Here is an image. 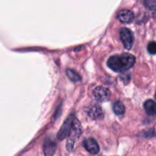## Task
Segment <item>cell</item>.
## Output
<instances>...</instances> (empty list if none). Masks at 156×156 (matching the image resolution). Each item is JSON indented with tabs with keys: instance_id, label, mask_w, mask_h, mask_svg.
Instances as JSON below:
<instances>
[{
	"instance_id": "1",
	"label": "cell",
	"mask_w": 156,
	"mask_h": 156,
	"mask_svg": "<svg viewBox=\"0 0 156 156\" xmlns=\"http://www.w3.org/2000/svg\"><path fill=\"white\" fill-rule=\"evenodd\" d=\"M135 62V56L129 53H123L111 56L108 59V66L117 73H122L133 66Z\"/></svg>"
},
{
	"instance_id": "2",
	"label": "cell",
	"mask_w": 156,
	"mask_h": 156,
	"mask_svg": "<svg viewBox=\"0 0 156 156\" xmlns=\"http://www.w3.org/2000/svg\"><path fill=\"white\" fill-rule=\"evenodd\" d=\"M81 133H82L81 123L77 119L75 118L73 120V125H72L71 130H70L69 134L68 136V140H67L66 143V148L69 152H72L73 150L75 143L80 137Z\"/></svg>"
},
{
	"instance_id": "3",
	"label": "cell",
	"mask_w": 156,
	"mask_h": 156,
	"mask_svg": "<svg viewBox=\"0 0 156 156\" xmlns=\"http://www.w3.org/2000/svg\"><path fill=\"white\" fill-rule=\"evenodd\" d=\"M75 118H76V117H75L74 114H71L69 116L68 118L65 120V122H64L62 127L60 128V129H59V133H58L57 134L58 140H64L67 136H69L70 130H71L73 120H74Z\"/></svg>"
},
{
	"instance_id": "4",
	"label": "cell",
	"mask_w": 156,
	"mask_h": 156,
	"mask_svg": "<svg viewBox=\"0 0 156 156\" xmlns=\"http://www.w3.org/2000/svg\"><path fill=\"white\" fill-rule=\"evenodd\" d=\"M120 36L125 48L126 50H130L133 45L134 41L133 34L131 32V30L126 27H123L120 30Z\"/></svg>"
},
{
	"instance_id": "5",
	"label": "cell",
	"mask_w": 156,
	"mask_h": 156,
	"mask_svg": "<svg viewBox=\"0 0 156 156\" xmlns=\"http://www.w3.org/2000/svg\"><path fill=\"white\" fill-rule=\"evenodd\" d=\"M93 95L97 101L104 102L108 101L111 96V91L105 87H97L93 91Z\"/></svg>"
},
{
	"instance_id": "6",
	"label": "cell",
	"mask_w": 156,
	"mask_h": 156,
	"mask_svg": "<svg viewBox=\"0 0 156 156\" xmlns=\"http://www.w3.org/2000/svg\"><path fill=\"white\" fill-rule=\"evenodd\" d=\"M56 149V143L50 137H47L44 144V152L45 156H53Z\"/></svg>"
},
{
	"instance_id": "7",
	"label": "cell",
	"mask_w": 156,
	"mask_h": 156,
	"mask_svg": "<svg viewBox=\"0 0 156 156\" xmlns=\"http://www.w3.org/2000/svg\"><path fill=\"white\" fill-rule=\"evenodd\" d=\"M83 146L88 152L91 154H97L99 152V146L97 141L93 138H88L83 142Z\"/></svg>"
},
{
	"instance_id": "8",
	"label": "cell",
	"mask_w": 156,
	"mask_h": 156,
	"mask_svg": "<svg viewBox=\"0 0 156 156\" xmlns=\"http://www.w3.org/2000/svg\"><path fill=\"white\" fill-rule=\"evenodd\" d=\"M117 18L123 23H130L134 19V14L128 9H122L117 13Z\"/></svg>"
},
{
	"instance_id": "9",
	"label": "cell",
	"mask_w": 156,
	"mask_h": 156,
	"mask_svg": "<svg viewBox=\"0 0 156 156\" xmlns=\"http://www.w3.org/2000/svg\"><path fill=\"white\" fill-rule=\"evenodd\" d=\"M87 113H88V116L94 120L101 119L104 115L101 108L98 105H94L90 106L87 110Z\"/></svg>"
},
{
	"instance_id": "10",
	"label": "cell",
	"mask_w": 156,
	"mask_h": 156,
	"mask_svg": "<svg viewBox=\"0 0 156 156\" xmlns=\"http://www.w3.org/2000/svg\"><path fill=\"white\" fill-rule=\"evenodd\" d=\"M144 108L146 114L149 116L156 115V103L152 100H147L144 103Z\"/></svg>"
},
{
	"instance_id": "11",
	"label": "cell",
	"mask_w": 156,
	"mask_h": 156,
	"mask_svg": "<svg viewBox=\"0 0 156 156\" xmlns=\"http://www.w3.org/2000/svg\"><path fill=\"white\" fill-rule=\"evenodd\" d=\"M113 110H114V112L117 116H123L125 113L124 105L120 101L114 103V105H113Z\"/></svg>"
},
{
	"instance_id": "12",
	"label": "cell",
	"mask_w": 156,
	"mask_h": 156,
	"mask_svg": "<svg viewBox=\"0 0 156 156\" xmlns=\"http://www.w3.org/2000/svg\"><path fill=\"white\" fill-rule=\"evenodd\" d=\"M66 76H68L69 79H70L73 82H79L82 79V77L80 76V75L76 72L73 69H66Z\"/></svg>"
},
{
	"instance_id": "13",
	"label": "cell",
	"mask_w": 156,
	"mask_h": 156,
	"mask_svg": "<svg viewBox=\"0 0 156 156\" xmlns=\"http://www.w3.org/2000/svg\"><path fill=\"white\" fill-rule=\"evenodd\" d=\"M120 79L122 82H123L124 84H127L129 83V82L130 81L131 79V76L129 73H122L121 75L120 76Z\"/></svg>"
},
{
	"instance_id": "14",
	"label": "cell",
	"mask_w": 156,
	"mask_h": 156,
	"mask_svg": "<svg viewBox=\"0 0 156 156\" xmlns=\"http://www.w3.org/2000/svg\"><path fill=\"white\" fill-rule=\"evenodd\" d=\"M148 51L151 54H156V42H150L148 45Z\"/></svg>"
},
{
	"instance_id": "15",
	"label": "cell",
	"mask_w": 156,
	"mask_h": 156,
	"mask_svg": "<svg viewBox=\"0 0 156 156\" xmlns=\"http://www.w3.org/2000/svg\"><path fill=\"white\" fill-rule=\"evenodd\" d=\"M144 5L146 8L152 9V10L156 9V2L154 1H145Z\"/></svg>"
},
{
	"instance_id": "16",
	"label": "cell",
	"mask_w": 156,
	"mask_h": 156,
	"mask_svg": "<svg viewBox=\"0 0 156 156\" xmlns=\"http://www.w3.org/2000/svg\"><path fill=\"white\" fill-rule=\"evenodd\" d=\"M155 100H156V93H155Z\"/></svg>"
}]
</instances>
